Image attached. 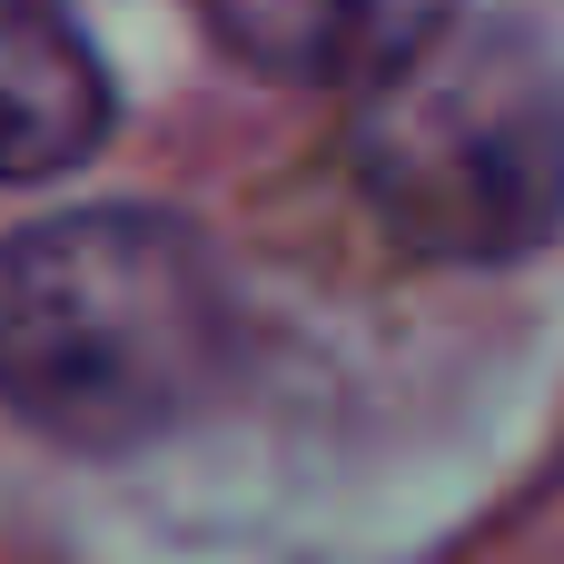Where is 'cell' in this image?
Instances as JSON below:
<instances>
[{
	"mask_svg": "<svg viewBox=\"0 0 564 564\" xmlns=\"http://www.w3.org/2000/svg\"><path fill=\"white\" fill-rule=\"evenodd\" d=\"M238 367V297L169 208H59L0 238V406L79 456L178 436Z\"/></svg>",
	"mask_w": 564,
	"mask_h": 564,
	"instance_id": "1",
	"label": "cell"
},
{
	"mask_svg": "<svg viewBox=\"0 0 564 564\" xmlns=\"http://www.w3.org/2000/svg\"><path fill=\"white\" fill-rule=\"evenodd\" d=\"M109 69L69 0H0V188L59 178L109 139Z\"/></svg>",
	"mask_w": 564,
	"mask_h": 564,
	"instance_id": "3",
	"label": "cell"
},
{
	"mask_svg": "<svg viewBox=\"0 0 564 564\" xmlns=\"http://www.w3.org/2000/svg\"><path fill=\"white\" fill-rule=\"evenodd\" d=\"M377 218L456 268L564 238V59L525 20H456L357 89L347 129Z\"/></svg>",
	"mask_w": 564,
	"mask_h": 564,
	"instance_id": "2",
	"label": "cell"
},
{
	"mask_svg": "<svg viewBox=\"0 0 564 564\" xmlns=\"http://www.w3.org/2000/svg\"><path fill=\"white\" fill-rule=\"evenodd\" d=\"M456 0H208V30L238 69L288 79V89H367L387 79L416 40L446 30Z\"/></svg>",
	"mask_w": 564,
	"mask_h": 564,
	"instance_id": "4",
	"label": "cell"
}]
</instances>
